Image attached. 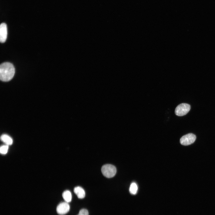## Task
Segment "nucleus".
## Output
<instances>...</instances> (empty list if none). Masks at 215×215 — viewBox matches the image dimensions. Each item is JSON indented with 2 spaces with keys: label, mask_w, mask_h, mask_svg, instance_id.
I'll use <instances>...</instances> for the list:
<instances>
[{
  "label": "nucleus",
  "mask_w": 215,
  "mask_h": 215,
  "mask_svg": "<svg viewBox=\"0 0 215 215\" xmlns=\"http://www.w3.org/2000/svg\"><path fill=\"white\" fill-rule=\"evenodd\" d=\"M15 69L13 65L9 62L1 64L0 66V79L4 82L10 80L13 77Z\"/></svg>",
  "instance_id": "f257e3e1"
},
{
  "label": "nucleus",
  "mask_w": 215,
  "mask_h": 215,
  "mask_svg": "<svg viewBox=\"0 0 215 215\" xmlns=\"http://www.w3.org/2000/svg\"><path fill=\"white\" fill-rule=\"evenodd\" d=\"M101 171L104 176L108 178L113 177L116 174V167L111 164H106L101 168Z\"/></svg>",
  "instance_id": "f03ea898"
},
{
  "label": "nucleus",
  "mask_w": 215,
  "mask_h": 215,
  "mask_svg": "<svg viewBox=\"0 0 215 215\" xmlns=\"http://www.w3.org/2000/svg\"><path fill=\"white\" fill-rule=\"evenodd\" d=\"M190 105L188 104L183 103L178 105L176 108L175 113L178 116H182L186 114L190 111Z\"/></svg>",
  "instance_id": "7ed1b4c3"
},
{
  "label": "nucleus",
  "mask_w": 215,
  "mask_h": 215,
  "mask_svg": "<svg viewBox=\"0 0 215 215\" xmlns=\"http://www.w3.org/2000/svg\"><path fill=\"white\" fill-rule=\"evenodd\" d=\"M196 136L190 133L183 136L180 139V142L184 145H188L193 143L196 139Z\"/></svg>",
  "instance_id": "20e7f679"
},
{
  "label": "nucleus",
  "mask_w": 215,
  "mask_h": 215,
  "mask_svg": "<svg viewBox=\"0 0 215 215\" xmlns=\"http://www.w3.org/2000/svg\"><path fill=\"white\" fill-rule=\"evenodd\" d=\"M70 206L66 202L59 203L57 206L56 210L59 215H64L67 214L69 211Z\"/></svg>",
  "instance_id": "39448f33"
},
{
  "label": "nucleus",
  "mask_w": 215,
  "mask_h": 215,
  "mask_svg": "<svg viewBox=\"0 0 215 215\" xmlns=\"http://www.w3.org/2000/svg\"><path fill=\"white\" fill-rule=\"evenodd\" d=\"M7 28L6 24L4 23H1L0 26V41L1 42H4L7 39Z\"/></svg>",
  "instance_id": "423d86ee"
},
{
  "label": "nucleus",
  "mask_w": 215,
  "mask_h": 215,
  "mask_svg": "<svg viewBox=\"0 0 215 215\" xmlns=\"http://www.w3.org/2000/svg\"><path fill=\"white\" fill-rule=\"evenodd\" d=\"M75 193L79 199H83L85 196V192L84 190L81 187L77 186L75 187L74 189Z\"/></svg>",
  "instance_id": "0eeeda50"
},
{
  "label": "nucleus",
  "mask_w": 215,
  "mask_h": 215,
  "mask_svg": "<svg viewBox=\"0 0 215 215\" xmlns=\"http://www.w3.org/2000/svg\"><path fill=\"white\" fill-rule=\"evenodd\" d=\"M1 140L6 144V145H11L13 142L12 138L8 135L6 134H2L1 137Z\"/></svg>",
  "instance_id": "6e6552de"
},
{
  "label": "nucleus",
  "mask_w": 215,
  "mask_h": 215,
  "mask_svg": "<svg viewBox=\"0 0 215 215\" xmlns=\"http://www.w3.org/2000/svg\"><path fill=\"white\" fill-rule=\"evenodd\" d=\"M62 197L65 202L69 203L72 199V195L71 192L68 190L64 191L62 194Z\"/></svg>",
  "instance_id": "1a4fd4ad"
},
{
  "label": "nucleus",
  "mask_w": 215,
  "mask_h": 215,
  "mask_svg": "<svg viewBox=\"0 0 215 215\" xmlns=\"http://www.w3.org/2000/svg\"><path fill=\"white\" fill-rule=\"evenodd\" d=\"M138 187L137 184L135 182L132 183L130 187L129 191L130 194H135L137 191Z\"/></svg>",
  "instance_id": "9d476101"
},
{
  "label": "nucleus",
  "mask_w": 215,
  "mask_h": 215,
  "mask_svg": "<svg viewBox=\"0 0 215 215\" xmlns=\"http://www.w3.org/2000/svg\"><path fill=\"white\" fill-rule=\"evenodd\" d=\"M8 145H7L1 146L0 148V153L3 154L7 153L8 149Z\"/></svg>",
  "instance_id": "9b49d317"
},
{
  "label": "nucleus",
  "mask_w": 215,
  "mask_h": 215,
  "mask_svg": "<svg viewBox=\"0 0 215 215\" xmlns=\"http://www.w3.org/2000/svg\"><path fill=\"white\" fill-rule=\"evenodd\" d=\"M77 215H88V212L87 209H82L79 211Z\"/></svg>",
  "instance_id": "f8f14e48"
}]
</instances>
